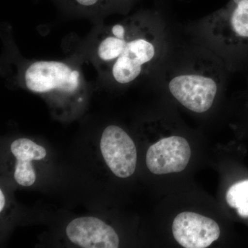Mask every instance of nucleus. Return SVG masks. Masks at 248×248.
<instances>
[{"label":"nucleus","mask_w":248,"mask_h":248,"mask_svg":"<svg viewBox=\"0 0 248 248\" xmlns=\"http://www.w3.org/2000/svg\"><path fill=\"white\" fill-rule=\"evenodd\" d=\"M144 19L130 17L109 28L98 42L97 58L120 84L133 82L159 57L156 31Z\"/></svg>","instance_id":"nucleus-1"},{"label":"nucleus","mask_w":248,"mask_h":248,"mask_svg":"<svg viewBox=\"0 0 248 248\" xmlns=\"http://www.w3.org/2000/svg\"><path fill=\"white\" fill-rule=\"evenodd\" d=\"M218 78L205 70L192 69L179 73L170 81L173 97L192 112H207L215 102L218 92Z\"/></svg>","instance_id":"nucleus-2"},{"label":"nucleus","mask_w":248,"mask_h":248,"mask_svg":"<svg viewBox=\"0 0 248 248\" xmlns=\"http://www.w3.org/2000/svg\"><path fill=\"white\" fill-rule=\"evenodd\" d=\"M81 80L79 71L62 62H33L24 73L27 89L38 94H74L81 87Z\"/></svg>","instance_id":"nucleus-3"},{"label":"nucleus","mask_w":248,"mask_h":248,"mask_svg":"<svg viewBox=\"0 0 248 248\" xmlns=\"http://www.w3.org/2000/svg\"><path fill=\"white\" fill-rule=\"evenodd\" d=\"M212 35L228 46H248V0H230L209 19Z\"/></svg>","instance_id":"nucleus-4"},{"label":"nucleus","mask_w":248,"mask_h":248,"mask_svg":"<svg viewBox=\"0 0 248 248\" xmlns=\"http://www.w3.org/2000/svg\"><path fill=\"white\" fill-rule=\"evenodd\" d=\"M100 149L104 161L117 177L128 178L136 169L137 149L130 136L117 125L108 126L103 132Z\"/></svg>","instance_id":"nucleus-5"},{"label":"nucleus","mask_w":248,"mask_h":248,"mask_svg":"<svg viewBox=\"0 0 248 248\" xmlns=\"http://www.w3.org/2000/svg\"><path fill=\"white\" fill-rule=\"evenodd\" d=\"M190 157L191 148L187 140L172 136L159 140L148 148L146 165L155 174L180 172L187 167Z\"/></svg>","instance_id":"nucleus-6"},{"label":"nucleus","mask_w":248,"mask_h":248,"mask_svg":"<svg viewBox=\"0 0 248 248\" xmlns=\"http://www.w3.org/2000/svg\"><path fill=\"white\" fill-rule=\"evenodd\" d=\"M220 233L216 221L192 212L179 214L172 223L174 239L186 248H208L219 238Z\"/></svg>","instance_id":"nucleus-7"},{"label":"nucleus","mask_w":248,"mask_h":248,"mask_svg":"<svg viewBox=\"0 0 248 248\" xmlns=\"http://www.w3.org/2000/svg\"><path fill=\"white\" fill-rule=\"evenodd\" d=\"M66 232L68 239L81 248H117L120 246V239L114 228L96 217L73 220L67 226Z\"/></svg>","instance_id":"nucleus-8"},{"label":"nucleus","mask_w":248,"mask_h":248,"mask_svg":"<svg viewBox=\"0 0 248 248\" xmlns=\"http://www.w3.org/2000/svg\"><path fill=\"white\" fill-rule=\"evenodd\" d=\"M11 151L17 159L15 180L19 185L25 187L33 185L36 175L31 161L45 159L47 155L45 148L29 139L20 138L13 141Z\"/></svg>","instance_id":"nucleus-9"},{"label":"nucleus","mask_w":248,"mask_h":248,"mask_svg":"<svg viewBox=\"0 0 248 248\" xmlns=\"http://www.w3.org/2000/svg\"><path fill=\"white\" fill-rule=\"evenodd\" d=\"M226 198L228 205L236 209L240 217L248 218V179L232 186Z\"/></svg>","instance_id":"nucleus-10"},{"label":"nucleus","mask_w":248,"mask_h":248,"mask_svg":"<svg viewBox=\"0 0 248 248\" xmlns=\"http://www.w3.org/2000/svg\"><path fill=\"white\" fill-rule=\"evenodd\" d=\"M124 0H66L68 4L86 10L106 9Z\"/></svg>","instance_id":"nucleus-11"},{"label":"nucleus","mask_w":248,"mask_h":248,"mask_svg":"<svg viewBox=\"0 0 248 248\" xmlns=\"http://www.w3.org/2000/svg\"><path fill=\"white\" fill-rule=\"evenodd\" d=\"M5 197L4 194H3L2 190H0V212H2L3 209L5 206Z\"/></svg>","instance_id":"nucleus-12"}]
</instances>
